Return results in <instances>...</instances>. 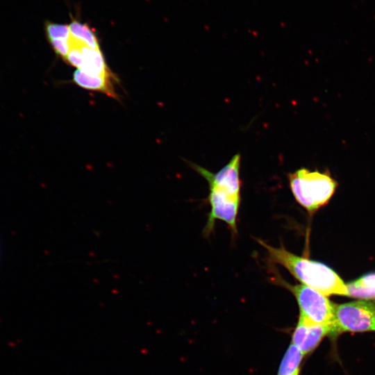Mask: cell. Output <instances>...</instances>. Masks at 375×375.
Masks as SVG:
<instances>
[{
  "label": "cell",
  "mask_w": 375,
  "mask_h": 375,
  "mask_svg": "<svg viewBox=\"0 0 375 375\" xmlns=\"http://www.w3.org/2000/svg\"><path fill=\"white\" fill-rule=\"evenodd\" d=\"M256 240L267 250L271 262L282 265L303 285L326 297L333 294L349 296L347 285L327 265L297 256L288 251L283 244L274 247L260 239Z\"/></svg>",
  "instance_id": "obj_1"
},
{
  "label": "cell",
  "mask_w": 375,
  "mask_h": 375,
  "mask_svg": "<svg viewBox=\"0 0 375 375\" xmlns=\"http://www.w3.org/2000/svg\"><path fill=\"white\" fill-rule=\"evenodd\" d=\"M292 193L308 212L314 213L326 204L337 188V181L326 172L301 168L288 174Z\"/></svg>",
  "instance_id": "obj_2"
},
{
  "label": "cell",
  "mask_w": 375,
  "mask_h": 375,
  "mask_svg": "<svg viewBox=\"0 0 375 375\" xmlns=\"http://www.w3.org/2000/svg\"><path fill=\"white\" fill-rule=\"evenodd\" d=\"M288 288L297 299L300 315L307 320L320 324H333L335 304L318 291L301 285H291L284 280H277Z\"/></svg>",
  "instance_id": "obj_3"
},
{
  "label": "cell",
  "mask_w": 375,
  "mask_h": 375,
  "mask_svg": "<svg viewBox=\"0 0 375 375\" xmlns=\"http://www.w3.org/2000/svg\"><path fill=\"white\" fill-rule=\"evenodd\" d=\"M375 331V303L359 300L335 306L333 333Z\"/></svg>",
  "instance_id": "obj_4"
},
{
  "label": "cell",
  "mask_w": 375,
  "mask_h": 375,
  "mask_svg": "<svg viewBox=\"0 0 375 375\" xmlns=\"http://www.w3.org/2000/svg\"><path fill=\"white\" fill-rule=\"evenodd\" d=\"M209 190L208 199L211 209L203 229L204 234L208 235L212 231L217 219L226 222L231 232L236 234L241 197H233L212 188H209Z\"/></svg>",
  "instance_id": "obj_5"
},
{
  "label": "cell",
  "mask_w": 375,
  "mask_h": 375,
  "mask_svg": "<svg viewBox=\"0 0 375 375\" xmlns=\"http://www.w3.org/2000/svg\"><path fill=\"white\" fill-rule=\"evenodd\" d=\"M240 160V154H235L230 161L216 173H212L206 169L193 163H191V167L208 181L209 188L217 190L233 197H241Z\"/></svg>",
  "instance_id": "obj_6"
},
{
  "label": "cell",
  "mask_w": 375,
  "mask_h": 375,
  "mask_svg": "<svg viewBox=\"0 0 375 375\" xmlns=\"http://www.w3.org/2000/svg\"><path fill=\"white\" fill-rule=\"evenodd\" d=\"M333 333V324L311 322L299 316L292 334V344L297 347L305 356L312 352L326 335Z\"/></svg>",
  "instance_id": "obj_7"
},
{
  "label": "cell",
  "mask_w": 375,
  "mask_h": 375,
  "mask_svg": "<svg viewBox=\"0 0 375 375\" xmlns=\"http://www.w3.org/2000/svg\"><path fill=\"white\" fill-rule=\"evenodd\" d=\"M111 76H99L88 74L77 69L73 74V81L78 86L90 90L99 91L117 98L112 85Z\"/></svg>",
  "instance_id": "obj_8"
},
{
  "label": "cell",
  "mask_w": 375,
  "mask_h": 375,
  "mask_svg": "<svg viewBox=\"0 0 375 375\" xmlns=\"http://www.w3.org/2000/svg\"><path fill=\"white\" fill-rule=\"evenodd\" d=\"M80 49L83 61L81 70L94 75H112L100 49H92L81 42Z\"/></svg>",
  "instance_id": "obj_9"
},
{
  "label": "cell",
  "mask_w": 375,
  "mask_h": 375,
  "mask_svg": "<svg viewBox=\"0 0 375 375\" xmlns=\"http://www.w3.org/2000/svg\"><path fill=\"white\" fill-rule=\"evenodd\" d=\"M69 27L73 39L92 49H100L95 32L87 24L73 19Z\"/></svg>",
  "instance_id": "obj_10"
},
{
  "label": "cell",
  "mask_w": 375,
  "mask_h": 375,
  "mask_svg": "<svg viewBox=\"0 0 375 375\" xmlns=\"http://www.w3.org/2000/svg\"><path fill=\"white\" fill-rule=\"evenodd\" d=\"M303 356L300 349L291 343L281 361L277 375H294L299 373V366Z\"/></svg>",
  "instance_id": "obj_11"
},
{
  "label": "cell",
  "mask_w": 375,
  "mask_h": 375,
  "mask_svg": "<svg viewBox=\"0 0 375 375\" xmlns=\"http://www.w3.org/2000/svg\"><path fill=\"white\" fill-rule=\"evenodd\" d=\"M44 31L48 40L71 38L69 25L57 24L47 21L44 24Z\"/></svg>",
  "instance_id": "obj_12"
},
{
  "label": "cell",
  "mask_w": 375,
  "mask_h": 375,
  "mask_svg": "<svg viewBox=\"0 0 375 375\" xmlns=\"http://www.w3.org/2000/svg\"><path fill=\"white\" fill-rule=\"evenodd\" d=\"M349 297L364 299H375V288L360 285L355 281L347 285Z\"/></svg>",
  "instance_id": "obj_13"
},
{
  "label": "cell",
  "mask_w": 375,
  "mask_h": 375,
  "mask_svg": "<svg viewBox=\"0 0 375 375\" xmlns=\"http://www.w3.org/2000/svg\"><path fill=\"white\" fill-rule=\"evenodd\" d=\"M48 42L51 44L53 51L59 57L65 59L72 47L71 38L69 40L51 39L48 40Z\"/></svg>",
  "instance_id": "obj_14"
},
{
  "label": "cell",
  "mask_w": 375,
  "mask_h": 375,
  "mask_svg": "<svg viewBox=\"0 0 375 375\" xmlns=\"http://www.w3.org/2000/svg\"><path fill=\"white\" fill-rule=\"evenodd\" d=\"M355 282L360 285L375 288V273L362 276Z\"/></svg>",
  "instance_id": "obj_15"
},
{
  "label": "cell",
  "mask_w": 375,
  "mask_h": 375,
  "mask_svg": "<svg viewBox=\"0 0 375 375\" xmlns=\"http://www.w3.org/2000/svg\"><path fill=\"white\" fill-rule=\"evenodd\" d=\"M299 373H297V374H294V375H299Z\"/></svg>",
  "instance_id": "obj_16"
},
{
  "label": "cell",
  "mask_w": 375,
  "mask_h": 375,
  "mask_svg": "<svg viewBox=\"0 0 375 375\" xmlns=\"http://www.w3.org/2000/svg\"><path fill=\"white\" fill-rule=\"evenodd\" d=\"M0 254H1V248H0Z\"/></svg>",
  "instance_id": "obj_17"
}]
</instances>
